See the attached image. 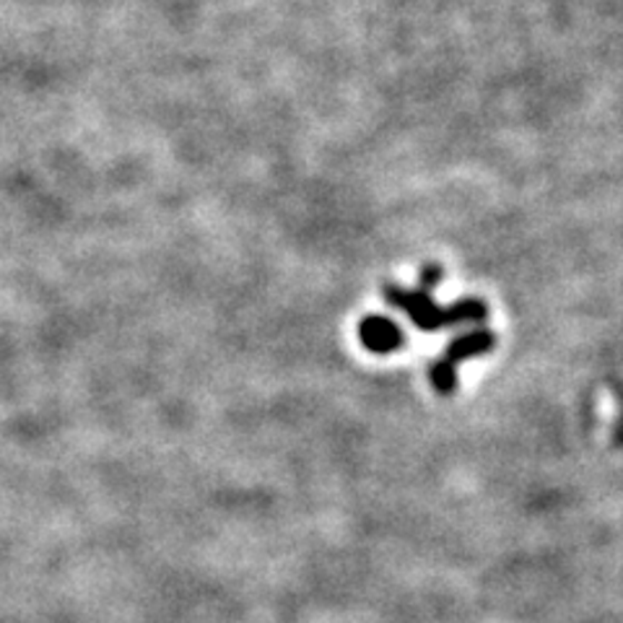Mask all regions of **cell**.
<instances>
[{"mask_svg": "<svg viewBox=\"0 0 623 623\" xmlns=\"http://www.w3.org/2000/svg\"><path fill=\"white\" fill-rule=\"evenodd\" d=\"M362 338L369 348L374 350H389L395 348L397 343H400V335H397V327L393 323H387V319H366L362 325Z\"/></svg>", "mask_w": 623, "mask_h": 623, "instance_id": "obj_1", "label": "cell"}]
</instances>
